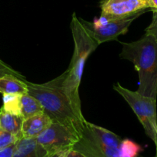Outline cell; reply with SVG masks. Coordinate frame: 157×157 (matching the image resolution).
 Masks as SVG:
<instances>
[{
    "label": "cell",
    "mask_w": 157,
    "mask_h": 157,
    "mask_svg": "<svg viewBox=\"0 0 157 157\" xmlns=\"http://www.w3.org/2000/svg\"><path fill=\"white\" fill-rule=\"evenodd\" d=\"M64 79L63 72L60 76L44 84H34L26 81L28 94L39 101L43 112L52 122L66 126L80 136L86 120L84 116H80L77 113L66 95L63 89Z\"/></svg>",
    "instance_id": "6da1fadb"
},
{
    "label": "cell",
    "mask_w": 157,
    "mask_h": 157,
    "mask_svg": "<svg viewBox=\"0 0 157 157\" xmlns=\"http://www.w3.org/2000/svg\"><path fill=\"white\" fill-rule=\"evenodd\" d=\"M70 27L74 41V52L69 67L65 71L63 89L77 113L83 116L78 89L86 60L99 44L75 13L72 14Z\"/></svg>",
    "instance_id": "7a4b0ae2"
},
{
    "label": "cell",
    "mask_w": 157,
    "mask_h": 157,
    "mask_svg": "<svg viewBox=\"0 0 157 157\" xmlns=\"http://www.w3.org/2000/svg\"><path fill=\"white\" fill-rule=\"evenodd\" d=\"M119 57L134 64L139 75L137 91L143 96L157 97V38L146 33L139 40L122 43Z\"/></svg>",
    "instance_id": "3957f363"
},
{
    "label": "cell",
    "mask_w": 157,
    "mask_h": 157,
    "mask_svg": "<svg viewBox=\"0 0 157 157\" xmlns=\"http://www.w3.org/2000/svg\"><path fill=\"white\" fill-rule=\"evenodd\" d=\"M113 88L128 103L143 125L146 135L155 142L157 140L156 99L143 96L138 91H132L123 87L119 83Z\"/></svg>",
    "instance_id": "277c9868"
},
{
    "label": "cell",
    "mask_w": 157,
    "mask_h": 157,
    "mask_svg": "<svg viewBox=\"0 0 157 157\" xmlns=\"http://www.w3.org/2000/svg\"><path fill=\"white\" fill-rule=\"evenodd\" d=\"M140 14L124 18L110 19L104 15L94 18L92 22L80 18L83 25L86 28L99 44L106 41L117 39L119 35L127 33L131 23L140 16Z\"/></svg>",
    "instance_id": "5b68a950"
},
{
    "label": "cell",
    "mask_w": 157,
    "mask_h": 157,
    "mask_svg": "<svg viewBox=\"0 0 157 157\" xmlns=\"http://www.w3.org/2000/svg\"><path fill=\"white\" fill-rule=\"evenodd\" d=\"M79 139V134L66 126L52 122L36 138V140L49 154L70 150Z\"/></svg>",
    "instance_id": "8992f818"
},
{
    "label": "cell",
    "mask_w": 157,
    "mask_h": 157,
    "mask_svg": "<svg viewBox=\"0 0 157 157\" xmlns=\"http://www.w3.org/2000/svg\"><path fill=\"white\" fill-rule=\"evenodd\" d=\"M72 150L82 157H121L119 147H112L102 140L89 128L87 121Z\"/></svg>",
    "instance_id": "52a82bcc"
},
{
    "label": "cell",
    "mask_w": 157,
    "mask_h": 157,
    "mask_svg": "<svg viewBox=\"0 0 157 157\" xmlns=\"http://www.w3.org/2000/svg\"><path fill=\"white\" fill-rule=\"evenodd\" d=\"M101 15L110 19L143 15L150 10L149 0H102Z\"/></svg>",
    "instance_id": "ba28073f"
},
{
    "label": "cell",
    "mask_w": 157,
    "mask_h": 157,
    "mask_svg": "<svg viewBox=\"0 0 157 157\" xmlns=\"http://www.w3.org/2000/svg\"><path fill=\"white\" fill-rule=\"evenodd\" d=\"M52 123L47 114L42 112L23 120L21 136L23 138H37Z\"/></svg>",
    "instance_id": "9c48e42d"
},
{
    "label": "cell",
    "mask_w": 157,
    "mask_h": 157,
    "mask_svg": "<svg viewBox=\"0 0 157 157\" xmlns=\"http://www.w3.org/2000/svg\"><path fill=\"white\" fill-rule=\"evenodd\" d=\"M49 154L36 140V138L21 137L15 144L12 157H49Z\"/></svg>",
    "instance_id": "30bf717a"
},
{
    "label": "cell",
    "mask_w": 157,
    "mask_h": 157,
    "mask_svg": "<svg viewBox=\"0 0 157 157\" xmlns=\"http://www.w3.org/2000/svg\"><path fill=\"white\" fill-rule=\"evenodd\" d=\"M0 94H28L26 78L12 75L0 76Z\"/></svg>",
    "instance_id": "8fae6325"
},
{
    "label": "cell",
    "mask_w": 157,
    "mask_h": 157,
    "mask_svg": "<svg viewBox=\"0 0 157 157\" xmlns=\"http://www.w3.org/2000/svg\"><path fill=\"white\" fill-rule=\"evenodd\" d=\"M23 118L19 115L12 114L0 109V128L22 137L21 131Z\"/></svg>",
    "instance_id": "7c38bea8"
},
{
    "label": "cell",
    "mask_w": 157,
    "mask_h": 157,
    "mask_svg": "<svg viewBox=\"0 0 157 157\" xmlns=\"http://www.w3.org/2000/svg\"><path fill=\"white\" fill-rule=\"evenodd\" d=\"M42 106L39 101L29 94H22L20 98V115L24 119L42 113Z\"/></svg>",
    "instance_id": "4fadbf2b"
},
{
    "label": "cell",
    "mask_w": 157,
    "mask_h": 157,
    "mask_svg": "<svg viewBox=\"0 0 157 157\" xmlns=\"http://www.w3.org/2000/svg\"><path fill=\"white\" fill-rule=\"evenodd\" d=\"M142 151L141 146L131 140H122L120 143L119 153L121 157H139Z\"/></svg>",
    "instance_id": "5bb4252c"
},
{
    "label": "cell",
    "mask_w": 157,
    "mask_h": 157,
    "mask_svg": "<svg viewBox=\"0 0 157 157\" xmlns=\"http://www.w3.org/2000/svg\"><path fill=\"white\" fill-rule=\"evenodd\" d=\"M3 106L2 108L6 112L20 115V98L22 94H2ZM22 117V116H21Z\"/></svg>",
    "instance_id": "9a60e30c"
},
{
    "label": "cell",
    "mask_w": 157,
    "mask_h": 157,
    "mask_svg": "<svg viewBox=\"0 0 157 157\" xmlns=\"http://www.w3.org/2000/svg\"><path fill=\"white\" fill-rule=\"evenodd\" d=\"M21 137L0 128V150L15 144Z\"/></svg>",
    "instance_id": "2e32d148"
},
{
    "label": "cell",
    "mask_w": 157,
    "mask_h": 157,
    "mask_svg": "<svg viewBox=\"0 0 157 157\" xmlns=\"http://www.w3.org/2000/svg\"><path fill=\"white\" fill-rule=\"evenodd\" d=\"M12 75L18 77V78H25V77L23 75H22L19 72L14 70L12 67L8 65L2 60L0 59V76H3V75Z\"/></svg>",
    "instance_id": "e0dca14e"
},
{
    "label": "cell",
    "mask_w": 157,
    "mask_h": 157,
    "mask_svg": "<svg viewBox=\"0 0 157 157\" xmlns=\"http://www.w3.org/2000/svg\"><path fill=\"white\" fill-rule=\"evenodd\" d=\"M146 33L150 34L157 38V11H152V19L150 25L145 30Z\"/></svg>",
    "instance_id": "ac0fdd59"
},
{
    "label": "cell",
    "mask_w": 157,
    "mask_h": 157,
    "mask_svg": "<svg viewBox=\"0 0 157 157\" xmlns=\"http://www.w3.org/2000/svg\"><path fill=\"white\" fill-rule=\"evenodd\" d=\"M15 144H13V145L10 146L9 147H6L5 149H2V150H0V157H12V154H13Z\"/></svg>",
    "instance_id": "d6986e66"
},
{
    "label": "cell",
    "mask_w": 157,
    "mask_h": 157,
    "mask_svg": "<svg viewBox=\"0 0 157 157\" xmlns=\"http://www.w3.org/2000/svg\"><path fill=\"white\" fill-rule=\"evenodd\" d=\"M151 11H157V0H149Z\"/></svg>",
    "instance_id": "ffe728a7"
},
{
    "label": "cell",
    "mask_w": 157,
    "mask_h": 157,
    "mask_svg": "<svg viewBox=\"0 0 157 157\" xmlns=\"http://www.w3.org/2000/svg\"><path fill=\"white\" fill-rule=\"evenodd\" d=\"M65 157H82L80 156L78 153H77L76 152L74 151L72 149H71V150H69V151L67 152V153H66V156Z\"/></svg>",
    "instance_id": "44dd1931"
},
{
    "label": "cell",
    "mask_w": 157,
    "mask_h": 157,
    "mask_svg": "<svg viewBox=\"0 0 157 157\" xmlns=\"http://www.w3.org/2000/svg\"><path fill=\"white\" fill-rule=\"evenodd\" d=\"M69 150H64V151H60V152H58V153H53V154L51 155L49 157H65L66 156V153H67V152L69 151Z\"/></svg>",
    "instance_id": "7402d4cb"
},
{
    "label": "cell",
    "mask_w": 157,
    "mask_h": 157,
    "mask_svg": "<svg viewBox=\"0 0 157 157\" xmlns=\"http://www.w3.org/2000/svg\"><path fill=\"white\" fill-rule=\"evenodd\" d=\"M154 144L155 145V155H157V140L154 142Z\"/></svg>",
    "instance_id": "603a6c76"
},
{
    "label": "cell",
    "mask_w": 157,
    "mask_h": 157,
    "mask_svg": "<svg viewBox=\"0 0 157 157\" xmlns=\"http://www.w3.org/2000/svg\"><path fill=\"white\" fill-rule=\"evenodd\" d=\"M154 157H157V155H155V156H154Z\"/></svg>",
    "instance_id": "cb8c5ba5"
},
{
    "label": "cell",
    "mask_w": 157,
    "mask_h": 157,
    "mask_svg": "<svg viewBox=\"0 0 157 157\" xmlns=\"http://www.w3.org/2000/svg\"></svg>",
    "instance_id": "d4e9b609"
}]
</instances>
